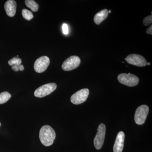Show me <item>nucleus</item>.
<instances>
[{
    "mask_svg": "<svg viewBox=\"0 0 152 152\" xmlns=\"http://www.w3.org/2000/svg\"><path fill=\"white\" fill-rule=\"evenodd\" d=\"M97 133L96 134L94 143L95 148L97 150L101 149L103 145L106 134V126L103 124L99 126Z\"/></svg>",
    "mask_w": 152,
    "mask_h": 152,
    "instance_id": "39448f33",
    "label": "nucleus"
},
{
    "mask_svg": "<svg viewBox=\"0 0 152 152\" xmlns=\"http://www.w3.org/2000/svg\"><path fill=\"white\" fill-rule=\"evenodd\" d=\"M22 14L24 18L27 20H31L34 18L32 12L26 9H23L22 10Z\"/></svg>",
    "mask_w": 152,
    "mask_h": 152,
    "instance_id": "2eb2a0df",
    "label": "nucleus"
},
{
    "mask_svg": "<svg viewBox=\"0 0 152 152\" xmlns=\"http://www.w3.org/2000/svg\"><path fill=\"white\" fill-rule=\"evenodd\" d=\"M11 98V95L7 91L0 93V104L5 103Z\"/></svg>",
    "mask_w": 152,
    "mask_h": 152,
    "instance_id": "4468645a",
    "label": "nucleus"
},
{
    "mask_svg": "<svg viewBox=\"0 0 152 152\" xmlns=\"http://www.w3.org/2000/svg\"><path fill=\"white\" fill-rule=\"evenodd\" d=\"M21 63L22 60L18 57H14L8 61L9 64L11 66L14 65H19L21 64Z\"/></svg>",
    "mask_w": 152,
    "mask_h": 152,
    "instance_id": "dca6fc26",
    "label": "nucleus"
},
{
    "mask_svg": "<svg viewBox=\"0 0 152 152\" xmlns=\"http://www.w3.org/2000/svg\"><path fill=\"white\" fill-rule=\"evenodd\" d=\"M25 4L26 6L31 9L33 12H37L39 10V5L34 1L26 0L25 1Z\"/></svg>",
    "mask_w": 152,
    "mask_h": 152,
    "instance_id": "ddd939ff",
    "label": "nucleus"
},
{
    "mask_svg": "<svg viewBox=\"0 0 152 152\" xmlns=\"http://www.w3.org/2000/svg\"><path fill=\"white\" fill-rule=\"evenodd\" d=\"M149 108L146 105H142L136 110L134 115L135 122L137 125L143 124L146 120Z\"/></svg>",
    "mask_w": 152,
    "mask_h": 152,
    "instance_id": "20e7f679",
    "label": "nucleus"
},
{
    "mask_svg": "<svg viewBox=\"0 0 152 152\" xmlns=\"http://www.w3.org/2000/svg\"><path fill=\"white\" fill-rule=\"evenodd\" d=\"M125 134L124 132H120L117 135L113 146L114 152H122L124 147Z\"/></svg>",
    "mask_w": 152,
    "mask_h": 152,
    "instance_id": "9d476101",
    "label": "nucleus"
},
{
    "mask_svg": "<svg viewBox=\"0 0 152 152\" xmlns=\"http://www.w3.org/2000/svg\"><path fill=\"white\" fill-rule=\"evenodd\" d=\"M50 60L48 57L43 56L36 60L34 64V69L39 73L45 72L50 64Z\"/></svg>",
    "mask_w": 152,
    "mask_h": 152,
    "instance_id": "1a4fd4ad",
    "label": "nucleus"
},
{
    "mask_svg": "<svg viewBox=\"0 0 152 152\" xmlns=\"http://www.w3.org/2000/svg\"><path fill=\"white\" fill-rule=\"evenodd\" d=\"M125 59L128 64L137 66L144 67L147 65L146 60L140 55L135 54H130L125 58Z\"/></svg>",
    "mask_w": 152,
    "mask_h": 152,
    "instance_id": "6e6552de",
    "label": "nucleus"
},
{
    "mask_svg": "<svg viewBox=\"0 0 152 152\" xmlns=\"http://www.w3.org/2000/svg\"><path fill=\"white\" fill-rule=\"evenodd\" d=\"M4 9L6 13L8 16L13 17L15 15L16 12L17 3L14 0H9L5 4Z\"/></svg>",
    "mask_w": 152,
    "mask_h": 152,
    "instance_id": "9b49d317",
    "label": "nucleus"
},
{
    "mask_svg": "<svg viewBox=\"0 0 152 152\" xmlns=\"http://www.w3.org/2000/svg\"><path fill=\"white\" fill-rule=\"evenodd\" d=\"M118 80L120 83L129 87H134L139 83V79L137 76L131 74L122 73L118 77Z\"/></svg>",
    "mask_w": 152,
    "mask_h": 152,
    "instance_id": "f03ea898",
    "label": "nucleus"
},
{
    "mask_svg": "<svg viewBox=\"0 0 152 152\" xmlns=\"http://www.w3.org/2000/svg\"><path fill=\"white\" fill-rule=\"evenodd\" d=\"M108 13H111V10L108 11Z\"/></svg>",
    "mask_w": 152,
    "mask_h": 152,
    "instance_id": "5701e85b",
    "label": "nucleus"
},
{
    "mask_svg": "<svg viewBox=\"0 0 152 152\" xmlns=\"http://www.w3.org/2000/svg\"><path fill=\"white\" fill-rule=\"evenodd\" d=\"M108 14V10L107 9H104L96 14L94 17V21L95 23L97 25H99L107 18Z\"/></svg>",
    "mask_w": 152,
    "mask_h": 152,
    "instance_id": "f8f14e48",
    "label": "nucleus"
},
{
    "mask_svg": "<svg viewBox=\"0 0 152 152\" xmlns=\"http://www.w3.org/2000/svg\"><path fill=\"white\" fill-rule=\"evenodd\" d=\"M62 30L63 33L64 34H68L69 33V28H68V25L66 23L63 24L62 26Z\"/></svg>",
    "mask_w": 152,
    "mask_h": 152,
    "instance_id": "a211bd4d",
    "label": "nucleus"
},
{
    "mask_svg": "<svg viewBox=\"0 0 152 152\" xmlns=\"http://www.w3.org/2000/svg\"><path fill=\"white\" fill-rule=\"evenodd\" d=\"M89 94V90L88 88L82 89L72 95L71 102L74 104L78 105L83 103L86 100Z\"/></svg>",
    "mask_w": 152,
    "mask_h": 152,
    "instance_id": "423d86ee",
    "label": "nucleus"
},
{
    "mask_svg": "<svg viewBox=\"0 0 152 152\" xmlns=\"http://www.w3.org/2000/svg\"><path fill=\"white\" fill-rule=\"evenodd\" d=\"M152 23V15L145 17V18L143 20V23L144 26H149V25L151 24Z\"/></svg>",
    "mask_w": 152,
    "mask_h": 152,
    "instance_id": "f3484780",
    "label": "nucleus"
},
{
    "mask_svg": "<svg viewBox=\"0 0 152 152\" xmlns=\"http://www.w3.org/2000/svg\"><path fill=\"white\" fill-rule=\"evenodd\" d=\"M57 85L55 83H50L41 86L35 91L34 95L38 98H42L53 93L56 89Z\"/></svg>",
    "mask_w": 152,
    "mask_h": 152,
    "instance_id": "7ed1b4c3",
    "label": "nucleus"
},
{
    "mask_svg": "<svg viewBox=\"0 0 152 152\" xmlns=\"http://www.w3.org/2000/svg\"><path fill=\"white\" fill-rule=\"evenodd\" d=\"M40 140L44 145L48 147L51 145L56 139L55 131L49 125H45L41 128L39 132Z\"/></svg>",
    "mask_w": 152,
    "mask_h": 152,
    "instance_id": "f257e3e1",
    "label": "nucleus"
},
{
    "mask_svg": "<svg viewBox=\"0 0 152 152\" xmlns=\"http://www.w3.org/2000/svg\"><path fill=\"white\" fill-rule=\"evenodd\" d=\"M1 126V122H0V126Z\"/></svg>",
    "mask_w": 152,
    "mask_h": 152,
    "instance_id": "b1692460",
    "label": "nucleus"
},
{
    "mask_svg": "<svg viewBox=\"0 0 152 152\" xmlns=\"http://www.w3.org/2000/svg\"><path fill=\"white\" fill-rule=\"evenodd\" d=\"M147 65L149 66L150 65H151V63L149 62L147 63Z\"/></svg>",
    "mask_w": 152,
    "mask_h": 152,
    "instance_id": "4be33fe9",
    "label": "nucleus"
},
{
    "mask_svg": "<svg viewBox=\"0 0 152 152\" xmlns=\"http://www.w3.org/2000/svg\"><path fill=\"white\" fill-rule=\"evenodd\" d=\"M19 70H20V71H23L24 69V66L22 64L19 65Z\"/></svg>",
    "mask_w": 152,
    "mask_h": 152,
    "instance_id": "412c9836",
    "label": "nucleus"
},
{
    "mask_svg": "<svg viewBox=\"0 0 152 152\" xmlns=\"http://www.w3.org/2000/svg\"><path fill=\"white\" fill-rule=\"evenodd\" d=\"M80 63V59L77 56H71L63 63L62 69L65 71L73 70L77 68Z\"/></svg>",
    "mask_w": 152,
    "mask_h": 152,
    "instance_id": "0eeeda50",
    "label": "nucleus"
},
{
    "mask_svg": "<svg viewBox=\"0 0 152 152\" xmlns=\"http://www.w3.org/2000/svg\"><path fill=\"white\" fill-rule=\"evenodd\" d=\"M146 33H147V34H148L152 35V25H151V26H150V27L148 28V29L146 30Z\"/></svg>",
    "mask_w": 152,
    "mask_h": 152,
    "instance_id": "6ab92c4d",
    "label": "nucleus"
},
{
    "mask_svg": "<svg viewBox=\"0 0 152 152\" xmlns=\"http://www.w3.org/2000/svg\"><path fill=\"white\" fill-rule=\"evenodd\" d=\"M12 69L13 70L15 71V72H18L19 69V65H14L12 66Z\"/></svg>",
    "mask_w": 152,
    "mask_h": 152,
    "instance_id": "aec40b11",
    "label": "nucleus"
}]
</instances>
